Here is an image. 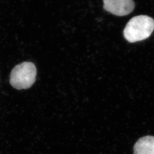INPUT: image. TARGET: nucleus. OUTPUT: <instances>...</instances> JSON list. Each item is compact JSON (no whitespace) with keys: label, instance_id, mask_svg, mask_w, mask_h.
<instances>
[{"label":"nucleus","instance_id":"nucleus-3","mask_svg":"<svg viewBox=\"0 0 154 154\" xmlns=\"http://www.w3.org/2000/svg\"><path fill=\"white\" fill-rule=\"evenodd\" d=\"M104 9L118 16L129 15L135 8L133 0H103Z\"/></svg>","mask_w":154,"mask_h":154},{"label":"nucleus","instance_id":"nucleus-2","mask_svg":"<svg viewBox=\"0 0 154 154\" xmlns=\"http://www.w3.org/2000/svg\"><path fill=\"white\" fill-rule=\"evenodd\" d=\"M37 69L33 63L25 62L16 66L11 73L10 83L18 90L30 88L36 81Z\"/></svg>","mask_w":154,"mask_h":154},{"label":"nucleus","instance_id":"nucleus-1","mask_svg":"<svg viewBox=\"0 0 154 154\" xmlns=\"http://www.w3.org/2000/svg\"><path fill=\"white\" fill-rule=\"evenodd\" d=\"M154 30V20L145 15L134 17L128 22L124 30V36L130 43L145 40Z\"/></svg>","mask_w":154,"mask_h":154},{"label":"nucleus","instance_id":"nucleus-4","mask_svg":"<svg viewBox=\"0 0 154 154\" xmlns=\"http://www.w3.org/2000/svg\"><path fill=\"white\" fill-rule=\"evenodd\" d=\"M134 154H154V137L147 136L138 140L134 147Z\"/></svg>","mask_w":154,"mask_h":154}]
</instances>
